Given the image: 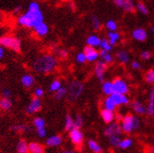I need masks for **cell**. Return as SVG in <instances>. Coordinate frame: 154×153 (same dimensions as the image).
I'll return each mask as SVG.
<instances>
[{
    "mask_svg": "<svg viewBox=\"0 0 154 153\" xmlns=\"http://www.w3.org/2000/svg\"><path fill=\"white\" fill-rule=\"evenodd\" d=\"M43 22V13L41 10L38 11H29L20 15L18 17L17 23L21 26L26 28H34L35 26Z\"/></svg>",
    "mask_w": 154,
    "mask_h": 153,
    "instance_id": "2",
    "label": "cell"
},
{
    "mask_svg": "<svg viewBox=\"0 0 154 153\" xmlns=\"http://www.w3.org/2000/svg\"><path fill=\"white\" fill-rule=\"evenodd\" d=\"M133 108L137 114H139V115H143V114H145L146 112H147V108L145 107V105L142 103L138 102V101H135L133 103Z\"/></svg>",
    "mask_w": 154,
    "mask_h": 153,
    "instance_id": "23",
    "label": "cell"
},
{
    "mask_svg": "<svg viewBox=\"0 0 154 153\" xmlns=\"http://www.w3.org/2000/svg\"><path fill=\"white\" fill-rule=\"evenodd\" d=\"M88 148H90L91 151H93L94 153H102V151H103L102 147H100V145L94 140L88 141Z\"/></svg>",
    "mask_w": 154,
    "mask_h": 153,
    "instance_id": "27",
    "label": "cell"
},
{
    "mask_svg": "<svg viewBox=\"0 0 154 153\" xmlns=\"http://www.w3.org/2000/svg\"><path fill=\"white\" fill-rule=\"evenodd\" d=\"M100 57H101L102 61H103V62H105L106 64L113 62V57L108 51L102 50V52L100 53Z\"/></svg>",
    "mask_w": 154,
    "mask_h": 153,
    "instance_id": "24",
    "label": "cell"
},
{
    "mask_svg": "<svg viewBox=\"0 0 154 153\" xmlns=\"http://www.w3.org/2000/svg\"><path fill=\"white\" fill-rule=\"evenodd\" d=\"M0 45L4 48H9L15 52H19L21 50V41L13 36H3L0 38Z\"/></svg>",
    "mask_w": 154,
    "mask_h": 153,
    "instance_id": "5",
    "label": "cell"
},
{
    "mask_svg": "<svg viewBox=\"0 0 154 153\" xmlns=\"http://www.w3.org/2000/svg\"><path fill=\"white\" fill-rule=\"evenodd\" d=\"M84 53L86 55L87 60L89 61V62H93V61L97 60L98 57H100V53L95 49V47H92V46H88L84 49Z\"/></svg>",
    "mask_w": 154,
    "mask_h": 153,
    "instance_id": "10",
    "label": "cell"
},
{
    "mask_svg": "<svg viewBox=\"0 0 154 153\" xmlns=\"http://www.w3.org/2000/svg\"><path fill=\"white\" fill-rule=\"evenodd\" d=\"M106 27L108 30H110V31H115V30L118 28V25H117V23H116L115 21L109 20V21H107V23H106Z\"/></svg>",
    "mask_w": 154,
    "mask_h": 153,
    "instance_id": "42",
    "label": "cell"
},
{
    "mask_svg": "<svg viewBox=\"0 0 154 153\" xmlns=\"http://www.w3.org/2000/svg\"><path fill=\"white\" fill-rule=\"evenodd\" d=\"M150 53L149 52H148V51H145V52H143L142 54H141V57H142V59H144V60H149V58H150Z\"/></svg>",
    "mask_w": 154,
    "mask_h": 153,
    "instance_id": "49",
    "label": "cell"
},
{
    "mask_svg": "<svg viewBox=\"0 0 154 153\" xmlns=\"http://www.w3.org/2000/svg\"><path fill=\"white\" fill-rule=\"evenodd\" d=\"M101 116L103 119V121L105 122V123H111V122L114 120L115 118V115H114V112L111 111V110H108V109H103L102 110L101 112Z\"/></svg>",
    "mask_w": 154,
    "mask_h": 153,
    "instance_id": "18",
    "label": "cell"
},
{
    "mask_svg": "<svg viewBox=\"0 0 154 153\" xmlns=\"http://www.w3.org/2000/svg\"><path fill=\"white\" fill-rule=\"evenodd\" d=\"M67 95V88L61 87L58 90H57L55 92V99L56 100H61L62 98H64Z\"/></svg>",
    "mask_w": 154,
    "mask_h": 153,
    "instance_id": "33",
    "label": "cell"
},
{
    "mask_svg": "<svg viewBox=\"0 0 154 153\" xmlns=\"http://www.w3.org/2000/svg\"><path fill=\"white\" fill-rule=\"evenodd\" d=\"M101 41L102 40L100 39V38L96 35H91L88 38L87 40V43L89 46H92V47H98L100 46V44H101Z\"/></svg>",
    "mask_w": 154,
    "mask_h": 153,
    "instance_id": "19",
    "label": "cell"
},
{
    "mask_svg": "<svg viewBox=\"0 0 154 153\" xmlns=\"http://www.w3.org/2000/svg\"><path fill=\"white\" fill-rule=\"evenodd\" d=\"M153 153H154V150H153Z\"/></svg>",
    "mask_w": 154,
    "mask_h": 153,
    "instance_id": "56",
    "label": "cell"
},
{
    "mask_svg": "<svg viewBox=\"0 0 154 153\" xmlns=\"http://www.w3.org/2000/svg\"><path fill=\"white\" fill-rule=\"evenodd\" d=\"M100 47L102 48V50L110 52V51L112 50V47H113V46L110 44L109 41H107V40H102L101 44H100Z\"/></svg>",
    "mask_w": 154,
    "mask_h": 153,
    "instance_id": "37",
    "label": "cell"
},
{
    "mask_svg": "<svg viewBox=\"0 0 154 153\" xmlns=\"http://www.w3.org/2000/svg\"><path fill=\"white\" fill-rule=\"evenodd\" d=\"M122 132L121 126L118 123V122H115V123H109L108 127L104 130V134L106 136H112V135H119Z\"/></svg>",
    "mask_w": 154,
    "mask_h": 153,
    "instance_id": "9",
    "label": "cell"
},
{
    "mask_svg": "<svg viewBox=\"0 0 154 153\" xmlns=\"http://www.w3.org/2000/svg\"><path fill=\"white\" fill-rule=\"evenodd\" d=\"M73 128H74V119L72 118L71 115H67L65 118V130L70 132Z\"/></svg>",
    "mask_w": 154,
    "mask_h": 153,
    "instance_id": "26",
    "label": "cell"
},
{
    "mask_svg": "<svg viewBox=\"0 0 154 153\" xmlns=\"http://www.w3.org/2000/svg\"><path fill=\"white\" fill-rule=\"evenodd\" d=\"M110 96L113 99V101L115 102V103L117 104V106L121 105V104H128L129 103V98L125 94H120V93L114 92Z\"/></svg>",
    "mask_w": 154,
    "mask_h": 153,
    "instance_id": "12",
    "label": "cell"
},
{
    "mask_svg": "<svg viewBox=\"0 0 154 153\" xmlns=\"http://www.w3.org/2000/svg\"><path fill=\"white\" fill-rule=\"evenodd\" d=\"M37 133H38V137H41V138H44V137L46 136V133H47V132H46L45 128H42V129L37 130Z\"/></svg>",
    "mask_w": 154,
    "mask_h": 153,
    "instance_id": "47",
    "label": "cell"
},
{
    "mask_svg": "<svg viewBox=\"0 0 154 153\" xmlns=\"http://www.w3.org/2000/svg\"><path fill=\"white\" fill-rule=\"evenodd\" d=\"M113 86H114V92L116 93H120V94H127L129 91L128 85L125 81H123L120 78H116L113 81Z\"/></svg>",
    "mask_w": 154,
    "mask_h": 153,
    "instance_id": "6",
    "label": "cell"
},
{
    "mask_svg": "<svg viewBox=\"0 0 154 153\" xmlns=\"http://www.w3.org/2000/svg\"><path fill=\"white\" fill-rule=\"evenodd\" d=\"M11 130L12 131L17 132V133H26L28 130V127L26 125H23V124H18V125H13L11 127Z\"/></svg>",
    "mask_w": 154,
    "mask_h": 153,
    "instance_id": "36",
    "label": "cell"
},
{
    "mask_svg": "<svg viewBox=\"0 0 154 153\" xmlns=\"http://www.w3.org/2000/svg\"><path fill=\"white\" fill-rule=\"evenodd\" d=\"M117 57L121 63H127L129 61V55L125 51H119L117 53Z\"/></svg>",
    "mask_w": 154,
    "mask_h": 153,
    "instance_id": "29",
    "label": "cell"
},
{
    "mask_svg": "<svg viewBox=\"0 0 154 153\" xmlns=\"http://www.w3.org/2000/svg\"><path fill=\"white\" fill-rule=\"evenodd\" d=\"M43 94H44V90H43V88H42V87H37V88L34 90V96L37 97V98H41V97H42Z\"/></svg>",
    "mask_w": 154,
    "mask_h": 153,
    "instance_id": "46",
    "label": "cell"
},
{
    "mask_svg": "<svg viewBox=\"0 0 154 153\" xmlns=\"http://www.w3.org/2000/svg\"><path fill=\"white\" fill-rule=\"evenodd\" d=\"M145 80L149 84L154 83V70H149L145 75Z\"/></svg>",
    "mask_w": 154,
    "mask_h": 153,
    "instance_id": "40",
    "label": "cell"
},
{
    "mask_svg": "<svg viewBox=\"0 0 154 153\" xmlns=\"http://www.w3.org/2000/svg\"><path fill=\"white\" fill-rule=\"evenodd\" d=\"M121 129L123 132L127 133H132V131L138 129L140 126V120L133 115H126L121 119Z\"/></svg>",
    "mask_w": 154,
    "mask_h": 153,
    "instance_id": "3",
    "label": "cell"
},
{
    "mask_svg": "<svg viewBox=\"0 0 154 153\" xmlns=\"http://www.w3.org/2000/svg\"><path fill=\"white\" fill-rule=\"evenodd\" d=\"M57 66V58L52 55H43L38 57L32 64L33 70L37 73L48 74L55 71Z\"/></svg>",
    "mask_w": 154,
    "mask_h": 153,
    "instance_id": "1",
    "label": "cell"
},
{
    "mask_svg": "<svg viewBox=\"0 0 154 153\" xmlns=\"http://www.w3.org/2000/svg\"><path fill=\"white\" fill-rule=\"evenodd\" d=\"M91 23H92V26L95 30H100L102 27V23L100 21V19L97 16H92L91 18Z\"/></svg>",
    "mask_w": 154,
    "mask_h": 153,
    "instance_id": "35",
    "label": "cell"
},
{
    "mask_svg": "<svg viewBox=\"0 0 154 153\" xmlns=\"http://www.w3.org/2000/svg\"><path fill=\"white\" fill-rule=\"evenodd\" d=\"M61 143H62V137L60 135H52L46 139V146L50 148L58 147Z\"/></svg>",
    "mask_w": 154,
    "mask_h": 153,
    "instance_id": "14",
    "label": "cell"
},
{
    "mask_svg": "<svg viewBox=\"0 0 154 153\" xmlns=\"http://www.w3.org/2000/svg\"><path fill=\"white\" fill-rule=\"evenodd\" d=\"M136 9L138 10V11H139L140 13H142V14H144V15H146V14H148L149 13V11H148V9H147V7H146L143 3H141V2H139V3H137V5H136Z\"/></svg>",
    "mask_w": 154,
    "mask_h": 153,
    "instance_id": "41",
    "label": "cell"
},
{
    "mask_svg": "<svg viewBox=\"0 0 154 153\" xmlns=\"http://www.w3.org/2000/svg\"><path fill=\"white\" fill-rule=\"evenodd\" d=\"M21 9H22L21 6H18L17 8H15V10L13 11V12H14V13H19V12L21 11Z\"/></svg>",
    "mask_w": 154,
    "mask_h": 153,
    "instance_id": "53",
    "label": "cell"
},
{
    "mask_svg": "<svg viewBox=\"0 0 154 153\" xmlns=\"http://www.w3.org/2000/svg\"><path fill=\"white\" fill-rule=\"evenodd\" d=\"M107 70V65L105 62L103 61H99V62L96 64V67H95V74L98 77V79L103 82V78H104V72H106Z\"/></svg>",
    "mask_w": 154,
    "mask_h": 153,
    "instance_id": "11",
    "label": "cell"
},
{
    "mask_svg": "<svg viewBox=\"0 0 154 153\" xmlns=\"http://www.w3.org/2000/svg\"><path fill=\"white\" fill-rule=\"evenodd\" d=\"M133 144V141L131 140L130 138H126V139H123L120 141V144H119V148H122V149H126L128 148H130L132 146Z\"/></svg>",
    "mask_w": 154,
    "mask_h": 153,
    "instance_id": "38",
    "label": "cell"
},
{
    "mask_svg": "<svg viewBox=\"0 0 154 153\" xmlns=\"http://www.w3.org/2000/svg\"><path fill=\"white\" fill-rule=\"evenodd\" d=\"M33 124H34V127L36 128V130L45 128V125H46L45 120L42 118H36L33 121Z\"/></svg>",
    "mask_w": 154,
    "mask_h": 153,
    "instance_id": "32",
    "label": "cell"
},
{
    "mask_svg": "<svg viewBox=\"0 0 154 153\" xmlns=\"http://www.w3.org/2000/svg\"><path fill=\"white\" fill-rule=\"evenodd\" d=\"M132 68L134 69V70H139L141 68V64L139 62H137V61H133L132 62Z\"/></svg>",
    "mask_w": 154,
    "mask_h": 153,
    "instance_id": "51",
    "label": "cell"
},
{
    "mask_svg": "<svg viewBox=\"0 0 154 153\" xmlns=\"http://www.w3.org/2000/svg\"><path fill=\"white\" fill-rule=\"evenodd\" d=\"M12 106V103L10 100V98H2L0 100V109L3 111H8L11 108Z\"/></svg>",
    "mask_w": 154,
    "mask_h": 153,
    "instance_id": "21",
    "label": "cell"
},
{
    "mask_svg": "<svg viewBox=\"0 0 154 153\" xmlns=\"http://www.w3.org/2000/svg\"><path fill=\"white\" fill-rule=\"evenodd\" d=\"M83 90H84V86L81 82L72 81L67 89L68 99L72 102L77 100V99H78L81 96V94L83 93Z\"/></svg>",
    "mask_w": 154,
    "mask_h": 153,
    "instance_id": "4",
    "label": "cell"
},
{
    "mask_svg": "<svg viewBox=\"0 0 154 153\" xmlns=\"http://www.w3.org/2000/svg\"><path fill=\"white\" fill-rule=\"evenodd\" d=\"M61 153H75V152H73V151H63V152H61Z\"/></svg>",
    "mask_w": 154,
    "mask_h": 153,
    "instance_id": "54",
    "label": "cell"
},
{
    "mask_svg": "<svg viewBox=\"0 0 154 153\" xmlns=\"http://www.w3.org/2000/svg\"><path fill=\"white\" fill-rule=\"evenodd\" d=\"M147 113L149 116H154V88L150 90L149 93V102L147 108Z\"/></svg>",
    "mask_w": 154,
    "mask_h": 153,
    "instance_id": "20",
    "label": "cell"
},
{
    "mask_svg": "<svg viewBox=\"0 0 154 153\" xmlns=\"http://www.w3.org/2000/svg\"><path fill=\"white\" fill-rule=\"evenodd\" d=\"M5 57V49L2 45H0V60Z\"/></svg>",
    "mask_w": 154,
    "mask_h": 153,
    "instance_id": "52",
    "label": "cell"
},
{
    "mask_svg": "<svg viewBox=\"0 0 154 153\" xmlns=\"http://www.w3.org/2000/svg\"><path fill=\"white\" fill-rule=\"evenodd\" d=\"M87 60V57H86V55H85V53H78L76 55V61L78 63H85Z\"/></svg>",
    "mask_w": 154,
    "mask_h": 153,
    "instance_id": "44",
    "label": "cell"
},
{
    "mask_svg": "<svg viewBox=\"0 0 154 153\" xmlns=\"http://www.w3.org/2000/svg\"><path fill=\"white\" fill-rule=\"evenodd\" d=\"M109 141L110 144L114 147H119V144H120V138H119V135H112L109 137Z\"/></svg>",
    "mask_w": 154,
    "mask_h": 153,
    "instance_id": "39",
    "label": "cell"
},
{
    "mask_svg": "<svg viewBox=\"0 0 154 153\" xmlns=\"http://www.w3.org/2000/svg\"><path fill=\"white\" fill-rule=\"evenodd\" d=\"M16 150L18 153H28V144L25 140H21L17 144Z\"/></svg>",
    "mask_w": 154,
    "mask_h": 153,
    "instance_id": "25",
    "label": "cell"
},
{
    "mask_svg": "<svg viewBox=\"0 0 154 153\" xmlns=\"http://www.w3.org/2000/svg\"><path fill=\"white\" fill-rule=\"evenodd\" d=\"M152 32H153V34H154V26L152 27Z\"/></svg>",
    "mask_w": 154,
    "mask_h": 153,
    "instance_id": "55",
    "label": "cell"
},
{
    "mask_svg": "<svg viewBox=\"0 0 154 153\" xmlns=\"http://www.w3.org/2000/svg\"><path fill=\"white\" fill-rule=\"evenodd\" d=\"M62 86H61V82L59 80H54L49 87V90L51 92H56V91L58 90Z\"/></svg>",
    "mask_w": 154,
    "mask_h": 153,
    "instance_id": "34",
    "label": "cell"
},
{
    "mask_svg": "<svg viewBox=\"0 0 154 153\" xmlns=\"http://www.w3.org/2000/svg\"><path fill=\"white\" fill-rule=\"evenodd\" d=\"M57 56L60 57V58H66L68 57V52L64 49H61V50H58L57 51Z\"/></svg>",
    "mask_w": 154,
    "mask_h": 153,
    "instance_id": "48",
    "label": "cell"
},
{
    "mask_svg": "<svg viewBox=\"0 0 154 153\" xmlns=\"http://www.w3.org/2000/svg\"><path fill=\"white\" fill-rule=\"evenodd\" d=\"M83 125V118L81 115H77L74 118V128L80 129Z\"/></svg>",
    "mask_w": 154,
    "mask_h": 153,
    "instance_id": "43",
    "label": "cell"
},
{
    "mask_svg": "<svg viewBox=\"0 0 154 153\" xmlns=\"http://www.w3.org/2000/svg\"><path fill=\"white\" fill-rule=\"evenodd\" d=\"M117 104L115 103V102L113 101V99L111 98V96H108L104 101V108L105 109H108L111 111H114Z\"/></svg>",
    "mask_w": 154,
    "mask_h": 153,
    "instance_id": "28",
    "label": "cell"
},
{
    "mask_svg": "<svg viewBox=\"0 0 154 153\" xmlns=\"http://www.w3.org/2000/svg\"><path fill=\"white\" fill-rule=\"evenodd\" d=\"M42 109V102L40 100V98L34 97L31 102L28 103V105L26 106V113L29 115L35 114L37 112H38Z\"/></svg>",
    "mask_w": 154,
    "mask_h": 153,
    "instance_id": "8",
    "label": "cell"
},
{
    "mask_svg": "<svg viewBox=\"0 0 154 153\" xmlns=\"http://www.w3.org/2000/svg\"><path fill=\"white\" fill-rule=\"evenodd\" d=\"M69 136H70L71 141L74 145H76V146H80L84 141V134L80 131V129L73 128L72 130L70 131V134H69Z\"/></svg>",
    "mask_w": 154,
    "mask_h": 153,
    "instance_id": "7",
    "label": "cell"
},
{
    "mask_svg": "<svg viewBox=\"0 0 154 153\" xmlns=\"http://www.w3.org/2000/svg\"><path fill=\"white\" fill-rule=\"evenodd\" d=\"M34 31L38 37H44L48 34L49 27L44 22H42L40 24H38L37 26H34Z\"/></svg>",
    "mask_w": 154,
    "mask_h": 153,
    "instance_id": "13",
    "label": "cell"
},
{
    "mask_svg": "<svg viewBox=\"0 0 154 153\" xmlns=\"http://www.w3.org/2000/svg\"><path fill=\"white\" fill-rule=\"evenodd\" d=\"M103 93L107 96H110L111 94L114 93V86L113 82H104L103 84Z\"/></svg>",
    "mask_w": 154,
    "mask_h": 153,
    "instance_id": "22",
    "label": "cell"
},
{
    "mask_svg": "<svg viewBox=\"0 0 154 153\" xmlns=\"http://www.w3.org/2000/svg\"><path fill=\"white\" fill-rule=\"evenodd\" d=\"M123 9H124L126 11L128 12H134V9L135 7L134 5V2L133 0H125L124 1V4H123Z\"/></svg>",
    "mask_w": 154,
    "mask_h": 153,
    "instance_id": "31",
    "label": "cell"
},
{
    "mask_svg": "<svg viewBox=\"0 0 154 153\" xmlns=\"http://www.w3.org/2000/svg\"><path fill=\"white\" fill-rule=\"evenodd\" d=\"M2 96L4 98H10L11 97V90L9 88H4L2 90Z\"/></svg>",
    "mask_w": 154,
    "mask_h": 153,
    "instance_id": "50",
    "label": "cell"
},
{
    "mask_svg": "<svg viewBox=\"0 0 154 153\" xmlns=\"http://www.w3.org/2000/svg\"><path fill=\"white\" fill-rule=\"evenodd\" d=\"M21 83L24 87L26 88H30L34 86V83H35V79H34V76L26 73L25 75H23V77L21 78Z\"/></svg>",
    "mask_w": 154,
    "mask_h": 153,
    "instance_id": "15",
    "label": "cell"
},
{
    "mask_svg": "<svg viewBox=\"0 0 154 153\" xmlns=\"http://www.w3.org/2000/svg\"><path fill=\"white\" fill-rule=\"evenodd\" d=\"M108 38H109V42H110V44L113 46V45H115L116 43H117V41L119 40L120 36H119V34L118 32H116V31H110L108 33Z\"/></svg>",
    "mask_w": 154,
    "mask_h": 153,
    "instance_id": "30",
    "label": "cell"
},
{
    "mask_svg": "<svg viewBox=\"0 0 154 153\" xmlns=\"http://www.w3.org/2000/svg\"><path fill=\"white\" fill-rule=\"evenodd\" d=\"M28 10L29 11H38V10H41L40 4H38V2H36V1L30 2L29 5H28Z\"/></svg>",
    "mask_w": 154,
    "mask_h": 153,
    "instance_id": "45",
    "label": "cell"
},
{
    "mask_svg": "<svg viewBox=\"0 0 154 153\" xmlns=\"http://www.w3.org/2000/svg\"><path fill=\"white\" fill-rule=\"evenodd\" d=\"M133 37H134V39L136 41H143L147 39V32H146L145 29H143V28H136L134 30Z\"/></svg>",
    "mask_w": 154,
    "mask_h": 153,
    "instance_id": "17",
    "label": "cell"
},
{
    "mask_svg": "<svg viewBox=\"0 0 154 153\" xmlns=\"http://www.w3.org/2000/svg\"><path fill=\"white\" fill-rule=\"evenodd\" d=\"M29 153H44V147L42 144L37 142H31L28 144Z\"/></svg>",
    "mask_w": 154,
    "mask_h": 153,
    "instance_id": "16",
    "label": "cell"
}]
</instances>
